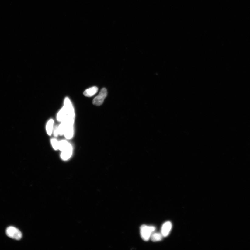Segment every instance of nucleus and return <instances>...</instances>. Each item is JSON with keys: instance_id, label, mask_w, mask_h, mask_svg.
Returning a JSON list of instances; mask_svg holds the SVG:
<instances>
[{"instance_id": "12", "label": "nucleus", "mask_w": 250, "mask_h": 250, "mask_svg": "<svg viewBox=\"0 0 250 250\" xmlns=\"http://www.w3.org/2000/svg\"><path fill=\"white\" fill-rule=\"evenodd\" d=\"M66 128V124L64 122H62V123L58 127V134L60 135L64 134Z\"/></svg>"}, {"instance_id": "3", "label": "nucleus", "mask_w": 250, "mask_h": 250, "mask_svg": "<svg viewBox=\"0 0 250 250\" xmlns=\"http://www.w3.org/2000/svg\"><path fill=\"white\" fill-rule=\"evenodd\" d=\"M6 234L10 238L16 240H20L22 237L21 232L13 227H9L6 230Z\"/></svg>"}, {"instance_id": "2", "label": "nucleus", "mask_w": 250, "mask_h": 250, "mask_svg": "<svg viewBox=\"0 0 250 250\" xmlns=\"http://www.w3.org/2000/svg\"><path fill=\"white\" fill-rule=\"evenodd\" d=\"M155 227L153 226L143 225L140 227V234L142 239L148 241L150 239L152 234L155 231Z\"/></svg>"}, {"instance_id": "10", "label": "nucleus", "mask_w": 250, "mask_h": 250, "mask_svg": "<svg viewBox=\"0 0 250 250\" xmlns=\"http://www.w3.org/2000/svg\"><path fill=\"white\" fill-rule=\"evenodd\" d=\"M54 120L53 119H50L47 122L46 125V131L49 135H51L52 133L53 130Z\"/></svg>"}, {"instance_id": "13", "label": "nucleus", "mask_w": 250, "mask_h": 250, "mask_svg": "<svg viewBox=\"0 0 250 250\" xmlns=\"http://www.w3.org/2000/svg\"><path fill=\"white\" fill-rule=\"evenodd\" d=\"M51 144L54 149L57 150L58 149L59 142L55 139H52L51 141Z\"/></svg>"}, {"instance_id": "5", "label": "nucleus", "mask_w": 250, "mask_h": 250, "mask_svg": "<svg viewBox=\"0 0 250 250\" xmlns=\"http://www.w3.org/2000/svg\"><path fill=\"white\" fill-rule=\"evenodd\" d=\"M172 227V224L170 222H166L164 224L161 229V234L163 237L168 236Z\"/></svg>"}, {"instance_id": "6", "label": "nucleus", "mask_w": 250, "mask_h": 250, "mask_svg": "<svg viewBox=\"0 0 250 250\" xmlns=\"http://www.w3.org/2000/svg\"><path fill=\"white\" fill-rule=\"evenodd\" d=\"M72 154V148L71 144L68 146L64 151H62L61 154V158L64 160H67L70 158Z\"/></svg>"}, {"instance_id": "14", "label": "nucleus", "mask_w": 250, "mask_h": 250, "mask_svg": "<svg viewBox=\"0 0 250 250\" xmlns=\"http://www.w3.org/2000/svg\"><path fill=\"white\" fill-rule=\"evenodd\" d=\"M54 134L55 137H57L58 134V127L56 126L54 129Z\"/></svg>"}, {"instance_id": "8", "label": "nucleus", "mask_w": 250, "mask_h": 250, "mask_svg": "<svg viewBox=\"0 0 250 250\" xmlns=\"http://www.w3.org/2000/svg\"><path fill=\"white\" fill-rule=\"evenodd\" d=\"M98 91V88L96 87H93L88 88L83 92V95L87 97H91L96 94Z\"/></svg>"}, {"instance_id": "9", "label": "nucleus", "mask_w": 250, "mask_h": 250, "mask_svg": "<svg viewBox=\"0 0 250 250\" xmlns=\"http://www.w3.org/2000/svg\"><path fill=\"white\" fill-rule=\"evenodd\" d=\"M163 236L161 233L153 232L150 238L153 241L156 242L161 241L163 238Z\"/></svg>"}, {"instance_id": "1", "label": "nucleus", "mask_w": 250, "mask_h": 250, "mask_svg": "<svg viewBox=\"0 0 250 250\" xmlns=\"http://www.w3.org/2000/svg\"><path fill=\"white\" fill-rule=\"evenodd\" d=\"M75 113L73 105L69 98L66 97L62 108L58 112L57 120L61 122L68 118L75 119Z\"/></svg>"}, {"instance_id": "7", "label": "nucleus", "mask_w": 250, "mask_h": 250, "mask_svg": "<svg viewBox=\"0 0 250 250\" xmlns=\"http://www.w3.org/2000/svg\"><path fill=\"white\" fill-rule=\"evenodd\" d=\"M66 124V128L64 134L65 138L71 139L72 138L73 135V124Z\"/></svg>"}, {"instance_id": "4", "label": "nucleus", "mask_w": 250, "mask_h": 250, "mask_svg": "<svg viewBox=\"0 0 250 250\" xmlns=\"http://www.w3.org/2000/svg\"><path fill=\"white\" fill-rule=\"evenodd\" d=\"M107 91L105 88H103L97 96L94 98L92 103L97 106H101L103 103L105 98L107 96Z\"/></svg>"}, {"instance_id": "11", "label": "nucleus", "mask_w": 250, "mask_h": 250, "mask_svg": "<svg viewBox=\"0 0 250 250\" xmlns=\"http://www.w3.org/2000/svg\"><path fill=\"white\" fill-rule=\"evenodd\" d=\"M70 144L65 140H62L59 142L58 149L61 151H64L67 148Z\"/></svg>"}]
</instances>
